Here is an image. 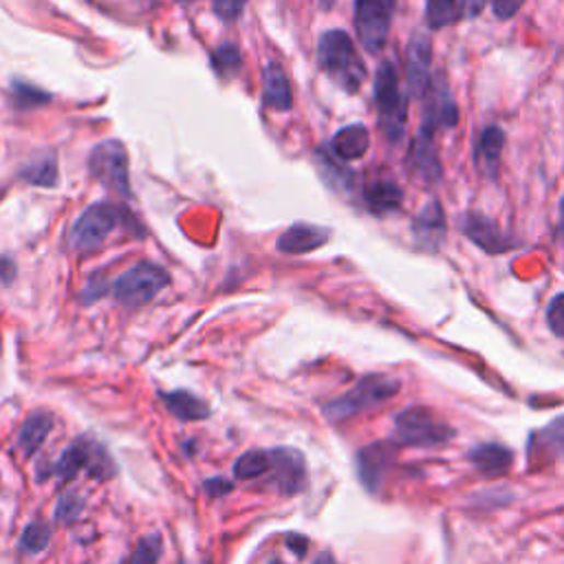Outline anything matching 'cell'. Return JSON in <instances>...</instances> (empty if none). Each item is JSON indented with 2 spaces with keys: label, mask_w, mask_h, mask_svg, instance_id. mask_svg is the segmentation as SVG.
<instances>
[{
  "label": "cell",
  "mask_w": 564,
  "mask_h": 564,
  "mask_svg": "<svg viewBox=\"0 0 564 564\" xmlns=\"http://www.w3.org/2000/svg\"><path fill=\"white\" fill-rule=\"evenodd\" d=\"M426 106H424V122L422 128L437 133L439 128H452L459 122V106L441 76L433 78V84L428 93L424 95Z\"/></svg>",
  "instance_id": "cell-12"
},
{
  "label": "cell",
  "mask_w": 564,
  "mask_h": 564,
  "mask_svg": "<svg viewBox=\"0 0 564 564\" xmlns=\"http://www.w3.org/2000/svg\"><path fill=\"white\" fill-rule=\"evenodd\" d=\"M366 204L372 212L378 215H384V212H393V210H400L402 208V202H404V193L402 187L391 181V179H380V181H372L368 187H366Z\"/></svg>",
  "instance_id": "cell-23"
},
{
  "label": "cell",
  "mask_w": 564,
  "mask_h": 564,
  "mask_svg": "<svg viewBox=\"0 0 564 564\" xmlns=\"http://www.w3.org/2000/svg\"><path fill=\"white\" fill-rule=\"evenodd\" d=\"M487 0H461V10L465 19H476L485 10Z\"/></svg>",
  "instance_id": "cell-40"
},
{
  "label": "cell",
  "mask_w": 564,
  "mask_h": 564,
  "mask_svg": "<svg viewBox=\"0 0 564 564\" xmlns=\"http://www.w3.org/2000/svg\"><path fill=\"white\" fill-rule=\"evenodd\" d=\"M320 69L346 93H357L366 80V67L350 36L342 30L324 32L318 43Z\"/></svg>",
  "instance_id": "cell-1"
},
{
  "label": "cell",
  "mask_w": 564,
  "mask_h": 564,
  "mask_svg": "<svg viewBox=\"0 0 564 564\" xmlns=\"http://www.w3.org/2000/svg\"><path fill=\"white\" fill-rule=\"evenodd\" d=\"M560 234L564 237V197L560 202Z\"/></svg>",
  "instance_id": "cell-43"
},
{
  "label": "cell",
  "mask_w": 564,
  "mask_h": 564,
  "mask_svg": "<svg viewBox=\"0 0 564 564\" xmlns=\"http://www.w3.org/2000/svg\"><path fill=\"white\" fill-rule=\"evenodd\" d=\"M503 146H505V133L498 126H487L479 135V141H476V163L490 176L496 174V170H498Z\"/></svg>",
  "instance_id": "cell-24"
},
{
  "label": "cell",
  "mask_w": 564,
  "mask_h": 564,
  "mask_svg": "<svg viewBox=\"0 0 564 564\" xmlns=\"http://www.w3.org/2000/svg\"><path fill=\"white\" fill-rule=\"evenodd\" d=\"M400 380L391 378V375H366L346 395L324 406V417L333 424L346 422L391 402L400 393Z\"/></svg>",
  "instance_id": "cell-2"
},
{
  "label": "cell",
  "mask_w": 564,
  "mask_h": 564,
  "mask_svg": "<svg viewBox=\"0 0 564 564\" xmlns=\"http://www.w3.org/2000/svg\"><path fill=\"white\" fill-rule=\"evenodd\" d=\"M14 278H16L14 261L8 258V256H0V280H3L5 285H10Z\"/></svg>",
  "instance_id": "cell-41"
},
{
  "label": "cell",
  "mask_w": 564,
  "mask_h": 564,
  "mask_svg": "<svg viewBox=\"0 0 564 564\" xmlns=\"http://www.w3.org/2000/svg\"><path fill=\"white\" fill-rule=\"evenodd\" d=\"M93 446H95V444H91V441H87V439L73 441V444L60 454V459L51 465V470L47 472V476L54 474L58 481L67 483V481H71L73 476H78L82 470L87 472V468H89V463H91Z\"/></svg>",
  "instance_id": "cell-19"
},
{
  "label": "cell",
  "mask_w": 564,
  "mask_h": 564,
  "mask_svg": "<svg viewBox=\"0 0 564 564\" xmlns=\"http://www.w3.org/2000/svg\"><path fill=\"white\" fill-rule=\"evenodd\" d=\"M470 463L483 476L496 479L509 472L514 463V452L500 444H481L470 450Z\"/></svg>",
  "instance_id": "cell-17"
},
{
  "label": "cell",
  "mask_w": 564,
  "mask_h": 564,
  "mask_svg": "<svg viewBox=\"0 0 564 564\" xmlns=\"http://www.w3.org/2000/svg\"><path fill=\"white\" fill-rule=\"evenodd\" d=\"M433 38L415 34L406 47V84L413 97L424 100L433 84Z\"/></svg>",
  "instance_id": "cell-11"
},
{
  "label": "cell",
  "mask_w": 564,
  "mask_h": 564,
  "mask_svg": "<svg viewBox=\"0 0 564 564\" xmlns=\"http://www.w3.org/2000/svg\"><path fill=\"white\" fill-rule=\"evenodd\" d=\"M161 402L181 422H204L210 417V406L191 391L163 393Z\"/></svg>",
  "instance_id": "cell-21"
},
{
  "label": "cell",
  "mask_w": 564,
  "mask_h": 564,
  "mask_svg": "<svg viewBox=\"0 0 564 564\" xmlns=\"http://www.w3.org/2000/svg\"><path fill=\"white\" fill-rule=\"evenodd\" d=\"M245 3L248 0H212V10L221 21L232 23L243 14Z\"/></svg>",
  "instance_id": "cell-35"
},
{
  "label": "cell",
  "mask_w": 564,
  "mask_h": 564,
  "mask_svg": "<svg viewBox=\"0 0 564 564\" xmlns=\"http://www.w3.org/2000/svg\"><path fill=\"white\" fill-rule=\"evenodd\" d=\"M272 564H278V562H272Z\"/></svg>",
  "instance_id": "cell-45"
},
{
  "label": "cell",
  "mask_w": 564,
  "mask_h": 564,
  "mask_svg": "<svg viewBox=\"0 0 564 564\" xmlns=\"http://www.w3.org/2000/svg\"><path fill=\"white\" fill-rule=\"evenodd\" d=\"M272 470V450H248L234 461V476L239 481H254Z\"/></svg>",
  "instance_id": "cell-25"
},
{
  "label": "cell",
  "mask_w": 564,
  "mask_h": 564,
  "mask_svg": "<svg viewBox=\"0 0 564 564\" xmlns=\"http://www.w3.org/2000/svg\"><path fill=\"white\" fill-rule=\"evenodd\" d=\"M124 210L113 204H93L89 206L73 223L69 243L78 254H91L100 250L106 239L124 221Z\"/></svg>",
  "instance_id": "cell-6"
},
{
  "label": "cell",
  "mask_w": 564,
  "mask_h": 564,
  "mask_svg": "<svg viewBox=\"0 0 564 564\" xmlns=\"http://www.w3.org/2000/svg\"><path fill=\"white\" fill-rule=\"evenodd\" d=\"M287 546L298 555V557H304L307 555V549H309V540L300 533H291L287 536Z\"/></svg>",
  "instance_id": "cell-39"
},
{
  "label": "cell",
  "mask_w": 564,
  "mask_h": 564,
  "mask_svg": "<svg viewBox=\"0 0 564 564\" xmlns=\"http://www.w3.org/2000/svg\"><path fill=\"white\" fill-rule=\"evenodd\" d=\"M398 459V444L395 441H375L359 448L355 457L357 479L366 487V492L378 494L393 470Z\"/></svg>",
  "instance_id": "cell-9"
},
{
  "label": "cell",
  "mask_w": 564,
  "mask_h": 564,
  "mask_svg": "<svg viewBox=\"0 0 564 564\" xmlns=\"http://www.w3.org/2000/svg\"><path fill=\"white\" fill-rule=\"evenodd\" d=\"M335 3H337V0H318V5H320L322 10H331Z\"/></svg>",
  "instance_id": "cell-44"
},
{
  "label": "cell",
  "mask_w": 564,
  "mask_h": 564,
  "mask_svg": "<svg viewBox=\"0 0 564 564\" xmlns=\"http://www.w3.org/2000/svg\"><path fill=\"white\" fill-rule=\"evenodd\" d=\"M84 509H87L84 496L76 490H69L56 503V520L62 525H73L84 516Z\"/></svg>",
  "instance_id": "cell-28"
},
{
  "label": "cell",
  "mask_w": 564,
  "mask_h": 564,
  "mask_svg": "<svg viewBox=\"0 0 564 564\" xmlns=\"http://www.w3.org/2000/svg\"><path fill=\"white\" fill-rule=\"evenodd\" d=\"M212 62H215V69L219 76H234L241 67V51L237 45L232 43H223L215 56H212Z\"/></svg>",
  "instance_id": "cell-32"
},
{
  "label": "cell",
  "mask_w": 564,
  "mask_h": 564,
  "mask_svg": "<svg viewBox=\"0 0 564 564\" xmlns=\"http://www.w3.org/2000/svg\"><path fill=\"white\" fill-rule=\"evenodd\" d=\"M161 553H163L161 536H159V533H150V536H143V538L137 542V546H135V551H133L128 564H159Z\"/></svg>",
  "instance_id": "cell-30"
},
{
  "label": "cell",
  "mask_w": 564,
  "mask_h": 564,
  "mask_svg": "<svg viewBox=\"0 0 564 564\" xmlns=\"http://www.w3.org/2000/svg\"><path fill=\"white\" fill-rule=\"evenodd\" d=\"M232 487H234V485H232L230 481H226V479H208V481L204 483V490H206L208 496H212V498H219V496L232 492Z\"/></svg>",
  "instance_id": "cell-38"
},
{
  "label": "cell",
  "mask_w": 564,
  "mask_h": 564,
  "mask_svg": "<svg viewBox=\"0 0 564 564\" xmlns=\"http://www.w3.org/2000/svg\"><path fill=\"white\" fill-rule=\"evenodd\" d=\"M51 542V527L41 522V520H34L30 522L25 529H23V536H21V549L30 555H36V553H43Z\"/></svg>",
  "instance_id": "cell-29"
},
{
  "label": "cell",
  "mask_w": 564,
  "mask_h": 564,
  "mask_svg": "<svg viewBox=\"0 0 564 564\" xmlns=\"http://www.w3.org/2000/svg\"><path fill=\"white\" fill-rule=\"evenodd\" d=\"M522 3L525 0H492V12L498 21H509L520 12Z\"/></svg>",
  "instance_id": "cell-37"
},
{
  "label": "cell",
  "mask_w": 564,
  "mask_h": 564,
  "mask_svg": "<svg viewBox=\"0 0 564 564\" xmlns=\"http://www.w3.org/2000/svg\"><path fill=\"white\" fill-rule=\"evenodd\" d=\"M457 437V430L430 408L411 406L395 417L393 441L406 448H441Z\"/></svg>",
  "instance_id": "cell-3"
},
{
  "label": "cell",
  "mask_w": 564,
  "mask_h": 564,
  "mask_svg": "<svg viewBox=\"0 0 564 564\" xmlns=\"http://www.w3.org/2000/svg\"><path fill=\"white\" fill-rule=\"evenodd\" d=\"M398 0H355V32L366 54L384 51Z\"/></svg>",
  "instance_id": "cell-7"
},
{
  "label": "cell",
  "mask_w": 564,
  "mask_h": 564,
  "mask_svg": "<svg viewBox=\"0 0 564 564\" xmlns=\"http://www.w3.org/2000/svg\"><path fill=\"white\" fill-rule=\"evenodd\" d=\"M544 446L560 459H564V415L555 417L553 422H549L544 426V430L540 433Z\"/></svg>",
  "instance_id": "cell-33"
},
{
  "label": "cell",
  "mask_w": 564,
  "mask_h": 564,
  "mask_svg": "<svg viewBox=\"0 0 564 564\" xmlns=\"http://www.w3.org/2000/svg\"><path fill=\"white\" fill-rule=\"evenodd\" d=\"M87 474L97 481V483H104L108 479L115 476V461L111 459V454L102 448V446H93V454H91V463L87 468Z\"/></svg>",
  "instance_id": "cell-31"
},
{
  "label": "cell",
  "mask_w": 564,
  "mask_h": 564,
  "mask_svg": "<svg viewBox=\"0 0 564 564\" xmlns=\"http://www.w3.org/2000/svg\"><path fill=\"white\" fill-rule=\"evenodd\" d=\"M91 174L122 197L130 195L128 183V154L122 141L106 139L97 143L89 157Z\"/></svg>",
  "instance_id": "cell-8"
},
{
  "label": "cell",
  "mask_w": 564,
  "mask_h": 564,
  "mask_svg": "<svg viewBox=\"0 0 564 564\" xmlns=\"http://www.w3.org/2000/svg\"><path fill=\"white\" fill-rule=\"evenodd\" d=\"M368 146H370V135H368V128L361 124L344 126L342 130L335 133L333 141H331L333 152L342 161L361 159L368 152Z\"/></svg>",
  "instance_id": "cell-22"
},
{
  "label": "cell",
  "mask_w": 564,
  "mask_h": 564,
  "mask_svg": "<svg viewBox=\"0 0 564 564\" xmlns=\"http://www.w3.org/2000/svg\"><path fill=\"white\" fill-rule=\"evenodd\" d=\"M546 324L553 335L564 337V293H557L551 298L546 307Z\"/></svg>",
  "instance_id": "cell-34"
},
{
  "label": "cell",
  "mask_w": 564,
  "mask_h": 564,
  "mask_svg": "<svg viewBox=\"0 0 564 564\" xmlns=\"http://www.w3.org/2000/svg\"><path fill=\"white\" fill-rule=\"evenodd\" d=\"M263 95L267 106L276 113H287L291 108V87L278 62H269L263 71Z\"/></svg>",
  "instance_id": "cell-18"
},
{
  "label": "cell",
  "mask_w": 564,
  "mask_h": 564,
  "mask_svg": "<svg viewBox=\"0 0 564 564\" xmlns=\"http://www.w3.org/2000/svg\"><path fill=\"white\" fill-rule=\"evenodd\" d=\"M272 483L283 496H296L307 490V461L296 448L272 450Z\"/></svg>",
  "instance_id": "cell-10"
},
{
  "label": "cell",
  "mask_w": 564,
  "mask_h": 564,
  "mask_svg": "<svg viewBox=\"0 0 564 564\" xmlns=\"http://www.w3.org/2000/svg\"><path fill=\"white\" fill-rule=\"evenodd\" d=\"M413 234L424 250H437L446 239V215L439 202H428L415 217Z\"/></svg>",
  "instance_id": "cell-16"
},
{
  "label": "cell",
  "mask_w": 564,
  "mask_h": 564,
  "mask_svg": "<svg viewBox=\"0 0 564 564\" xmlns=\"http://www.w3.org/2000/svg\"><path fill=\"white\" fill-rule=\"evenodd\" d=\"M311 564H337V560H335L329 551H324V553H320Z\"/></svg>",
  "instance_id": "cell-42"
},
{
  "label": "cell",
  "mask_w": 564,
  "mask_h": 564,
  "mask_svg": "<svg viewBox=\"0 0 564 564\" xmlns=\"http://www.w3.org/2000/svg\"><path fill=\"white\" fill-rule=\"evenodd\" d=\"M23 176L34 183V185H41V187H54L58 183V163H56V157L54 154H43L38 157L36 161H32L27 165V170L23 172Z\"/></svg>",
  "instance_id": "cell-27"
},
{
  "label": "cell",
  "mask_w": 564,
  "mask_h": 564,
  "mask_svg": "<svg viewBox=\"0 0 564 564\" xmlns=\"http://www.w3.org/2000/svg\"><path fill=\"white\" fill-rule=\"evenodd\" d=\"M168 285H170V276L161 265L139 261L133 267H128L124 274H119V278L111 285V293L124 307L137 309L154 300L159 291Z\"/></svg>",
  "instance_id": "cell-5"
},
{
  "label": "cell",
  "mask_w": 564,
  "mask_h": 564,
  "mask_svg": "<svg viewBox=\"0 0 564 564\" xmlns=\"http://www.w3.org/2000/svg\"><path fill=\"white\" fill-rule=\"evenodd\" d=\"M329 241V230L309 226V223H296L289 230L280 234L276 241V250L289 256H300L320 250Z\"/></svg>",
  "instance_id": "cell-15"
},
{
  "label": "cell",
  "mask_w": 564,
  "mask_h": 564,
  "mask_svg": "<svg viewBox=\"0 0 564 564\" xmlns=\"http://www.w3.org/2000/svg\"><path fill=\"white\" fill-rule=\"evenodd\" d=\"M459 226H461V232L485 254H503L516 245L509 234H505L490 217L481 212L463 215Z\"/></svg>",
  "instance_id": "cell-13"
},
{
  "label": "cell",
  "mask_w": 564,
  "mask_h": 564,
  "mask_svg": "<svg viewBox=\"0 0 564 564\" xmlns=\"http://www.w3.org/2000/svg\"><path fill=\"white\" fill-rule=\"evenodd\" d=\"M411 168L413 172L428 185L437 183L444 174L439 150L435 143V133L430 130H419L413 146H411Z\"/></svg>",
  "instance_id": "cell-14"
},
{
  "label": "cell",
  "mask_w": 564,
  "mask_h": 564,
  "mask_svg": "<svg viewBox=\"0 0 564 564\" xmlns=\"http://www.w3.org/2000/svg\"><path fill=\"white\" fill-rule=\"evenodd\" d=\"M463 16L461 0H428L426 23L430 30H444L454 25Z\"/></svg>",
  "instance_id": "cell-26"
},
{
  "label": "cell",
  "mask_w": 564,
  "mask_h": 564,
  "mask_svg": "<svg viewBox=\"0 0 564 564\" xmlns=\"http://www.w3.org/2000/svg\"><path fill=\"white\" fill-rule=\"evenodd\" d=\"M375 104L382 124V133L391 143H400L406 135L408 102L400 87V76L393 62H382L375 73Z\"/></svg>",
  "instance_id": "cell-4"
},
{
  "label": "cell",
  "mask_w": 564,
  "mask_h": 564,
  "mask_svg": "<svg viewBox=\"0 0 564 564\" xmlns=\"http://www.w3.org/2000/svg\"><path fill=\"white\" fill-rule=\"evenodd\" d=\"M14 95L21 106H34V104H43L49 100V95L43 93L41 89L32 87V84H21V82L14 84Z\"/></svg>",
  "instance_id": "cell-36"
},
{
  "label": "cell",
  "mask_w": 564,
  "mask_h": 564,
  "mask_svg": "<svg viewBox=\"0 0 564 564\" xmlns=\"http://www.w3.org/2000/svg\"><path fill=\"white\" fill-rule=\"evenodd\" d=\"M51 430H54V415L51 413H45V411L32 413L19 430V448L23 450V454L34 457L43 448V444L47 441Z\"/></svg>",
  "instance_id": "cell-20"
}]
</instances>
